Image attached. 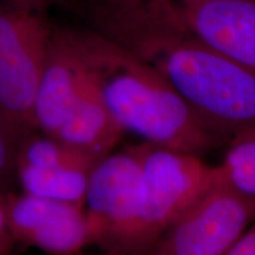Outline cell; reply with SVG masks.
I'll list each match as a JSON object with an SVG mask.
<instances>
[{"instance_id": "obj_8", "label": "cell", "mask_w": 255, "mask_h": 255, "mask_svg": "<svg viewBox=\"0 0 255 255\" xmlns=\"http://www.w3.org/2000/svg\"><path fill=\"white\" fill-rule=\"evenodd\" d=\"M7 223L15 244L50 255H78L91 246L84 207L26 193L6 194Z\"/></svg>"}, {"instance_id": "obj_4", "label": "cell", "mask_w": 255, "mask_h": 255, "mask_svg": "<svg viewBox=\"0 0 255 255\" xmlns=\"http://www.w3.org/2000/svg\"><path fill=\"white\" fill-rule=\"evenodd\" d=\"M129 149L142 170L143 201L129 252L146 255L161 234L218 180L201 155L143 142Z\"/></svg>"}, {"instance_id": "obj_1", "label": "cell", "mask_w": 255, "mask_h": 255, "mask_svg": "<svg viewBox=\"0 0 255 255\" xmlns=\"http://www.w3.org/2000/svg\"><path fill=\"white\" fill-rule=\"evenodd\" d=\"M75 8L79 23L157 70L227 144L255 131V72L197 37L175 0L116 9L87 7L78 0Z\"/></svg>"}, {"instance_id": "obj_9", "label": "cell", "mask_w": 255, "mask_h": 255, "mask_svg": "<svg viewBox=\"0 0 255 255\" xmlns=\"http://www.w3.org/2000/svg\"><path fill=\"white\" fill-rule=\"evenodd\" d=\"M197 37L255 72V0H175Z\"/></svg>"}, {"instance_id": "obj_3", "label": "cell", "mask_w": 255, "mask_h": 255, "mask_svg": "<svg viewBox=\"0 0 255 255\" xmlns=\"http://www.w3.org/2000/svg\"><path fill=\"white\" fill-rule=\"evenodd\" d=\"M75 0H0V115L21 136L36 131L33 108L57 20Z\"/></svg>"}, {"instance_id": "obj_7", "label": "cell", "mask_w": 255, "mask_h": 255, "mask_svg": "<svg viewBox=\"0 0 255 255\" xmlns=\"http://www.w3.org/2000/svg\"><path fill=\"white\" fill-rule=\"evenodd\" d=\"M98 162L36 130L19 142L14 177L23 193L83 206L89 177Z\"/></svg>"}, {"instance_id": "obj_5", "label": "cell", "mask_w": 255, "mask_h": 255, "mask_svg": "<svg viewBox=\"0 0 255 255\" xmlns=\"http://www.w3.org/2000/svg\"><path fill=\"white\" fill-rule=\"evenodd\" d=\"M142 201L141 164L129 146L101 159L89 177L83 205L91 246L130 254Z\"/></svg>"}, {"instance_id": "obj_12", "label": "cell", "mask_w": 255, "mask_h": 255, "mask_svg": "<svg viewBox=\"0 0 255 255\" xmlns=\"http://www.w3.org/2000/svg\"><path fill=\"white\" fill-rule=\"evenodd\" d=\"M23 137L0 115V187L14 177L15 156Z\"/></svg>"}, {"instance_id": "obj_2", "label": "cell", "mask_w": 255, "mask_h": 255, "mask_svg": "<svg viewBox=\"0 0 255 255\" xmlns=\"http://www.w3.org/2000/svg\"><path fill=\"white\" fill-rule=\"evenodd\" d=\"M72 27L102 100L124 132L197 155L227 145L155 68L87 25Z\"/></svg>"}, {"instance_id": "obj_15", "label": "cell", "mask_w": 255, "mask_h": 255, "mask_svg": "<svg viewBox=\"0 0 255 255\" xmlns=\"http://www.w3.org/2000/svg\"><path fill=\"white\" fill-rule=\"evenodd\" d=\"M82 4L92 8H126L138 5L143 0H81Z\"/></svg>"}, {"instance_id": "obj_10", "label": "cell", "mask_w": 255, "mask_h": 255, "mask_svg": "<svg viewBox=\"0 0 255 255\" xmlns=\"http://www.w3.org/2000/svg\"><path fill=\"white\" fill-rule=\"evenodd\" d=\"M123 133L105 107L91 73V81L53 137L101 161L114 152Z\"/></svg>"}, {"instance_id": "obj_17", "label": "cell", "mask_w": 255, "mask_h": 255, "mask_svg": "<svg viewBox=\"0 0 255 255\" xmlns=\"http://www.w3.org/2000/svg\"><path fill=\"white\" fill-rule=\"evenodd\" d=\"M178 1H182V2H194V1H203V0H178Z\"/></svg>"}, {"instance_id": "obj_16", "label": "cell", "mask_w": 255, "mask_h": 255, "mask_svg": "<svg viewBox=\"0 0 255 255\" xmlns=\"http://www.w3.org/2000/svg\"><path fill=\"white\" fill-rule=\"evenodd\" d=\"M100 255H130L128 253H124V252L116 251V250H108V251H102Z\"/></svg>"}, {"instance_id": "obj_6", "label": "cell", "mask_w": 255, "mask_h": 255, "mask_svg": "<svg viewBox=\"0 0 255 255\" xmlns=\"http://www.w3.org/2000/svg\"><path fill=\"white\" fill-rule=\"evenodd\" d=\"M255 220V200L218 180L182 213L146 255H225Z\"/></svg>"}, {"instance_id": "obj_11", "label": "cell", "mask_w": 255, "mask_h": 255, "mask_svg": "<svg viewBox=\"0 0 255 255\" xmlns=\"http://www.w3.org/2000/svg\"><path fill=\"white\" fill-rule=\"evenodd\" d=\"M216 169L223 183L241 195L255 200V131L229 142Z\"/></svg>"}, {"instance_id": "obj_14", "label": "cell", "mask_w": 255, "mask_h": 255, "mask_svg": "<svg viewBox=\"0 0 255 255\" xmlns=\"http://www.w3.org/2000/svg\"><path fill=\"white\" fill-rule=\"evenodd\" d=\"M225 255H255V220Z\"/></svg>"}, {"instance_id": "obj_13", "label": "cell", "mask_w": 255, "mask_h": 255, "mask_svg": "<svg viewBox=\"0 0 255 255\" xmlns=\"http://www.w3.org/2000/svg\"><path fill=\"white\" fill-rule=\"evenodd\" d=\"M15 245L7 223L6 210V193L0 189V255H9Z\"/></svg>"}]
</instances>
